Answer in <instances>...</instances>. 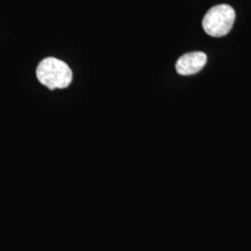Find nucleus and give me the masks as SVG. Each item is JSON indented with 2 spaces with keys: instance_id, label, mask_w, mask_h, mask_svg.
Instances as JSON below:
<instances>
[{
  "instance_id": "1",
  "label": "nucleus",
  "mask_w": 251,
  "mask_h": 251,
  "mask_svg": "<svg viewBox=\"0 0 251 251\" xmlns=\"http://www.w3.org/2000/svg\"><path fill=\"white\" fill-rule=\"evenodd\" d=\"M36 77L50 90L65 89L72 82L73 73L67 63L53 57H49L38 64Z\"/></svg>"
},
{
  "instance_id": "3",
  "label": "nucleus",
  "mask_w": 251,
  "mask_h": 251,
  "mask_svg": "<svg viewBox=\"0 0 251 251\" xmlns=\"http://www.w3.org/2000/svg\"><path fill=\"white\" fill-rule=\"evenodd\" d=\"M206 55L201 51L184 54L176 63V71L181 75H191L201 71L206 63Z\"/></svg>"
},
{
  "instance_id": "2",
  "label": "nucleus",
  "mask_w": 251,
  "mask_h": 251,
  "mask_svg": "<svg viewBox=\"0 0 251 251\" xmlns=\"http://www.w3.org/2000/svg\"><path fill=\"white\" fill-rule=\"evenodd\" d=\"M235 12L229 5H218L209 9L202 22L207 35L215 37L225 36L233 28Z\"/></svg>"
}]
</instances>
